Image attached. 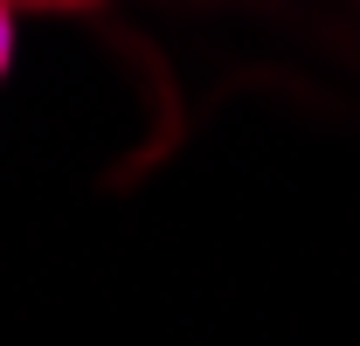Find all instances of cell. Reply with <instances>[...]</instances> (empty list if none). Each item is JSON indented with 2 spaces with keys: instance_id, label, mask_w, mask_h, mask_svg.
<instances>
[{
  "instance_id": "cell-1",
  "label": "cell",
  "mask_w": 360,
  "mask_h": 346,
  "mask_svg": "<svg viewBox=\"0 0 360 346\" xmlns=\"http://www.w3.org/2000/svg\"><path fill=\"white\" fill-rule=\"evenodd\" d=\"M7 56H14V0H0V70H7Z\"/></svg>"
},
{
  "instance_id": "cell-2",
  "label": "cell",
  "mask_w": 360,
  "mask_h": 346,
  "mask_svg": "<svg viewBox=\"0 0 360 346\" xmlns=\"http://www.w3.org/2000/svg\"><path fill=\"white\" fill-rule=\"evenodd\" d=\"M28 7H77V0H28Z\"/></svg>"
}]
</instances>
